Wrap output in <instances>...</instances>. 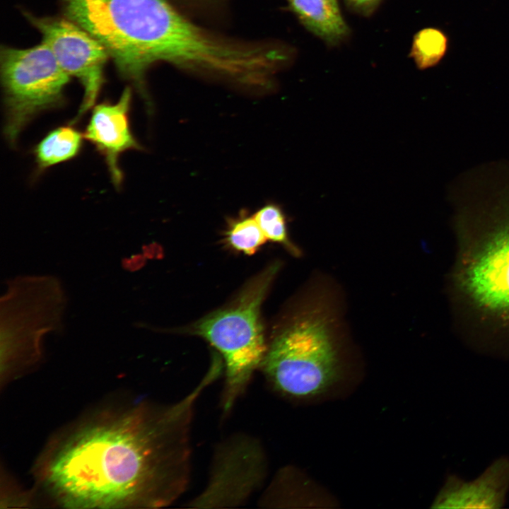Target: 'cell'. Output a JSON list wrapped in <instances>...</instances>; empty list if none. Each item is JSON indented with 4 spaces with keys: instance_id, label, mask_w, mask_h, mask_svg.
<instances>
[{
    "instance_id": "52a82bcc",
    "label": "cell",
    "mask_w": 509,
    "mask_h": 509,
    "mask_svg": "<svg viewBox=\"0 0 509 509\" xmlns=\"http://www.w3.org/2000/svg\"><path fill=\"white\" fill-rule=\"evenodd\" d=\"M1 81L7 141L16 144L21 131L40 113L62 107L71 76L43 42L26 49L2 46Z\"/></svg>"
},
{
    "instance_id": "7c38bea8",
    "label": "cell",
    "mask_w": 509,
    "mask_h": 509,
    "mask_svg": "<svg viewBox=\"0 0 509 509\" xmlns=\"http://www.w3.org/2000/svg\"><path fill=\"white\" fill-rule=\"evenodd\" d=\"M289 9L301 24L326 44L334 46L346 40L350 29L337 0H287Z\"/></svg>"
},
{
    "instance_id": "8fae6325",
    "label": "cell",
    "mask_w": 509,
    "mask_h": 509,
    "mask_svg": "<svg viewBox=\"0 0 509 509\" xmlns=\"http://www.w3.org/2000/svg\"><path fill=\"white\" fill-rule=\"evenodd\" d=\"M250 447L247 443L242 442L240 447L237 443L235 447H230V451L224 453V457H219L218 466L214 471L213 478L209 487L197 501V503H235L248 494L240 480L250 491L254 484L261 477L259 464L261 460L250 464V461L257 458V453L255 446H252L243 460L245 454Z\"/></svg>"
},
{
    "instance_id": "2e32d148",
    "label": "cell",
    "mask_w": 509,
    "mask_h": 509,
    "mask_svg": "<svg viewBox=\"0 0 509 509\" xmlns=\"http://www.w3.org/2000/svg\"><path fill=\"white\" fill-rule=\"evenodd\" d=\"M253 216L268 240L281 244L295 256L300 255L299 249L289 239L286 218L280 206L267 204Z\"/></svg>"
},
{
    "instance_id": "ac0fdd59",
    "label": "cell",
    "mask_w": 509,
    "mask_h": 509,
    "mask_svg": "<svg viewBox=\"0 0 509 509\" xmlns=\"http://www.w3.org/2000/svg\"><path fill=\"white\" fill-rule=\"evenodd\" d=\"M145 258L141 255H132L130 257L124 258L122 261V265L124 269L129 271H134L141 269L145 264Z\"/></svg>"
},
{
    "instance_id": "5bb4252c",
    "label": "cell",
    "mask_w": 509,
    "mask_h": 509,
    "mask_svg": "<svg viewBox=\"0 0 509 509\" xmlns=\"http://www.w3.org/2000/svg\"><path fill=\"white\" fill-rule=\"evenodd\" d=\"M448 47V38L444 32L435 28H426L414 37L410 57L419 69L437 65L443 58Z\"/></svg>"
},
{
    "instance_id": "ffe728a7",
    "label": "cell",
    "mask_w": 509,
    "mask_h": 509,
    "mask_svg": "<svg viewBox=\"0 0 509 509\" xmlns=\"http://www.w3.org/2000/svg\"><path fill=\"white\" fill-rule=\"evenodd\" d=\"M189 3L199 6H211L219 2L221 0H185Z\"/></svg>"
},
{
    "instance_id": "3957f363",
    "label": "cell",
    "mask_w": 509,
    "mask_h": 509,
    "mask_svg": "<svg viewBox=\"0 0 509 509\" xmlns=\"http://www.w3.org/2000/svg\"><path fill=\"white\" fill-rule=\"evenodd\" d=\"M335 317L326 302L312 300L278 329L261 365L278 390L308 398L335 382L339 368Z\"/></svg>"
},
{
    "instance_id": "30bf717a",
    "label": "cell",
    "mask_w": 509,
    "mask_h": 509,
    "mask_svg": "<svg viewBox=\"0 0 509 509\" xmlns=\"http://www.w3.org/2000/svg\"><path fill=\"white\" fill-rule=\"evenodd\" d=\"M509 488V459L500 458L476 479L464 481L449 476L433 502L434 508H498Z\"/></svg>"
},
{
    "instance_id": "7a4b0ae2",
    "label": "cell",
    "mask_w": 509,
    "mask_h": 509,
    "mask_svg": "<svg viewBox=\"0 0 509 509\" xmlns=\"http://www.w3.org/2000/svg\"><path fill=\"white\" fill-rule=\"evenodd\" d=\"M66 17L105 48L120 76L151 107L146 76L167 62L197 74L213 69L221 56L218 34L199 27L167 0H62Z\"/></svg>"
},
{
    "instance_id": "8992f818",
    "label": "cell",
    "mask_w": 509,
    "mask_h": 509,
    "mask_svg": "<svg viewBox=\"0 0 509 509\" xmlns=\"http://www.w3.org/2000/svg\"><path fill=\"white\" fill-rule=\"evenodd\" d=\"M274 263L252 279L233 304L211 313L193 327L218 350L226 365L223 407L228 410L262 365L267 346L260 319L261 305L279 269Z\"/></svg>"
},
{
    "instance_id": "9a60e30c",
    "label": "cell",
    "mask_w": 509,
    "mask_h": 509,
    "mask_svg": "<svg viewBox=\"0 0 509 509\" xmlns=\"http://www.w3.org/2000/svg\"><path fill=\"white\" fill-rule=\"evenodd\" d=\"M225 240L230 247L248 255L255 254L268 240L254 216L244 212L228 220Z\"/></svg>"
},
{
    "instance_id": "5b68a950",
    "label": "cell",
    "mask_w": 509,
    "mask_h": 509,
    "mask_svg": "<svg viewBox=\"0 0 509 509\" xmlns=\"http://www.w3.org/2000/svg\"><path fill=\"white\" fill-rule=\"evenodd\" d=\"M1 298V379L7 381L37 364L45 337L62 329L67 298L52 276L8 280Z\"/></svg>"
},
{
    "instance_id": "d6986e66",
    "label": "cell",
    "mask_w": 509,
    "mask_h": 509,
    "mask_svg": "<svg viewBox=\"0 0 509 509\" xmlns=\"http://www.w3.org/2000/svg\"><path fill=\"white\" fill-rule=\"evenodd\" d=\"M160 251L161 249L160 248L159 245L155 243L143 247L144 254L148 258H158L159 255L156 253V252H160Z\"/></svg>"
},
{
    "instance_id": "9c48e42d",
    "label": "cell",
    "mask_w": 509,
    "mask_h": 509,
    "mask_svg": "<svg viewBox=\"0 0 509 509\" xmlns=\"http://www.w3.org/2000/svg\"><path fill=\"white\" fill-rule=\"evenodd\" d=\"M132 99L130 87H126L115 103L105 101L94 105L83 134L103 156L111 180L119 188L124 179L119 160L129 150H142L133 134L129 119Z\"/></svg>"
},
{
    "instance_id": "4fadbf2b",
    "label": "cell",
    "mask_w": 509,
    "mask_h": 509,
    "mask_svg": "<svg viewBox=\"0 0 509 509\" xmlns=\"http://www.w3.org/2000/svg\"><path fill=\"white\" fill-rule=\"evenodd\" d=\"M83 139V134L73 124L50 131L33 151L38 173L76 157L81 151Z\"/></svg>"
},
{
    "instance_id": "ba28073f",
    "label": "cell",
    "mask_w": 509,
    "mask_h": 509,
    "mask_svg": "<svg viewBox=\"0 0 509 509\" xmlns=\"http://www.w3.org/2000/svg\"><path fill=\"white\" fill-rule=\"evenodd\" d=\"M40 32L42 42L51 49L62 69L74 76L83 88L79 110L71 124L93 108L105 82V66L110 58L103 45L70 19L38 17L25 13Z\"/></svg>"
},
{
    "instance_id": "e0dca14e",
    "label": "cell",
    "mask_w": 509,
    "mask_h": 509,
    "mask_svg": "<svg viewBox=\"0 0 509 509\" xmlns=\"http://www.w3.org/2000/svg\"><path fill=\"white\" fill-rule=\"evenodd\" d=\"M347 7L352 11L370 16L377 9L382 0H345Z\"/></svg>"
},
{
    "instance_id": "6da1fadb",
    "label": "cell",
    "mask_w": 509,
    "mask_h": 509,
    "mask_svg": "<svg viewBox=\"0 0 509 509\" xmlns=\"http://www.w3.org/2000/svg\"><path fill=\"white\" fill-rule=\"evenodd\" d=\"M204 378L180 401L105 409L72 426L47 446L35 467L39 487L66 508H160L185 491L195 402Z\"/></svg>"
},
{
    "instance_id": "277c9868",
    "label": "cell",
    "mask_w": 509,
    "mask_h": 509,
    "mask_svg": "<svg viewBox=\"0 0 509 509\" xmlns=\"http://www.w3.org/2000/svg\"><path fill=\"white\" fill-rule=\"evenodd\" d=\"M473 181L464 201L487 221L488 229L466 265L464 288L481 309L509 317V165H493Z\"/></svg>"
}]
</instances>
